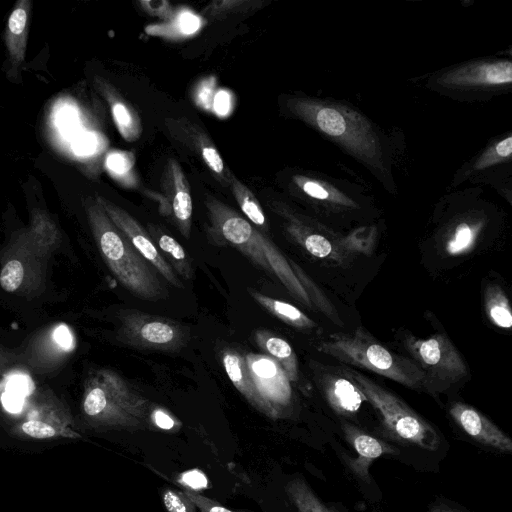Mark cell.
<instances>
[{
	"label": "cell",
	"mask_w": 512,
	"mask_h": 512,
	"mask_svg": "<svg viewBox=\"0 0 512 512\" xmlns=\"http://www.w3.org/2000/svg\"><path fill=\"white\" fill-rule=\"evenodd\" d=\"M88 222L100 254L118 281L133 295L150 301L168 297L151 265L115 226L96 199L85 203Z\"/></svg>",
	"instance_id": "1"
},
{
	"label": "cell",
	"mask_w": 512,
	"mask_h": 512,
	"mask_svg": "<svg viewBox=\"0 0 512 512\" xmlns=\"http://www.w3.org/2000/svg\"><path fill=\"white\" fill-rule=\"evenodd\" d=\"M81 413L95 429H140L151 419L148 400L110 369H99L87 378Z\"/></svg>",
	"instance_id": "2"
},
{
	"label": "cell",
	"mask_w": 512,
	"mask_h": 512,
	"mask_svg": "<svg viewBox=\"0 0 512 512\" xmlns=\"http://www.w3.org/2000/svg\"><path fill=\"white\" fill-rule=\"evenodd\" d=\"M287 106L298 118L372 165L381 161L380 143L370 122L357 111L338 103L293 98Z\"/></svg>",
	"instance_id": "3"
},
{
	"label": "cell",
	"mask_w": 512,
	"mask_h": 512,
	"mask_svg": "<svg viewBox=\"0 0 512 512\" xmlns=\"http://www.w3.org/2000/svg\"><path fill=\"white\" fill-rule=\"evenodd\" d=\"M317 349L404 386L413 389L425 387V374L413 360L390 351L361 326L350 334L330 335Z\"/></svg>",
	"instance_id": "4"
},
{
	"label": "cell",
	"mask_w": 512,
	"mask_h": 512,
	"mask_svg": "<svg viewBox=\"0 0 512 512\" xmlns=\"http://www.w3.org/2000/svg\"><path fill=\"white\" fill-rule=\"evenodd\" d=\"M345 374L357 384L393 436L426 450L437 449L436 431L405 402L359 372L346 370Z\"/></svg>",
	"instance_id": "5"
},
{
	"label": "cell",
	"mask_w": 512,
	"mask_h": 512,
	"mask_svg": "<svg viewBox=\"0 0 512 512\" xmlns=\"http://www.w3.org/2000/svg\"><path fill=\"white\" fill-rule=\"evenodd\" d=\"M405 344L425 374V387L432 383L449 386L466 376V364L446 335L435 334L425 339L407 336Z\"/></svg>",
	"instance_id": "6"
},
{
	"label": "cell",
	"mask_w": 512,
	"mask_h": 512,
	"mask_svg": "<svg viewBox=\"0 0 512 512\" xmlns=\"http://www.w3.org/2000/svg\"><path fill=\"white\" fill-rule=\"evenodd\" d=\"M205 205L210 220L209 231L212 238L218 243L234 246L256 266L270 273L261 244L263 233L214 196L208 195Z\"/></svg>",
	"instance_id": "7"
},
{
	"label": "cell",
	"mask_w": 512,
	"mask_h": 512,
	"mask_svg": "<svg viewBox=\"0 0 512 512\" xmlns=\"http://www.w3.org/2000/svg\"><path fill=\"white\" fill-rule=\"evenodd\" d=\"M10 433L17 438L33 440L81 438L74 430L69 410L57 398L48 395L35 399L22 419L11 427Z\"/></svg>",
	"instance_id": "8"
},
{
	"label": "cell",
	"mask_w": 512,
	"mask_h": 512,
	"mask_svg": "<svg viewBox=\"0 0 512 512\" xmlns=\"http://www.w3.org/2000/svg\"><path fill=\"white\" fill-rule=\"evenodd\" d=\"M120 319L123 341L139 349L174 351L187 341L183 328L165 317L127 311Z\"/></svg>",
	"instance_id": "9"
},
{
	"label": "cell",
	"mask_w": 512,
	"mask_h": 512,
	"mask_svg": "<svg viewBox=\"0 0 512 512\" xmlns=\"http://www.w3.org/2000/svg\"><path fill=\"white\" fill-rule=\"evenodd\" d=\"M252 380L269 410V417L284 416L292 404L290 380L281 366L265 354L244 355Z\"/></svg>",
	"instance_id": "10"
},
{
	"label": "cell",
	"mask_w": 512,
	"mask_h": 512,
	"mask_svg": "<svg viewBox=\"0 0 512 512\" xmlns=\"http://www.w3.org/2000/svg\"><path fill=\"white\" fill-rule=\"evenodd\" d=\"M96 201L110 220L127 237L137 252L172 286L183 288L182 281L168 264L143 226L126 210L110 200L97 196Z\"/></svg>",
	"instance_id": "11"
},
{
	"label": "cell",
	"mask_w": 512,
	"mask_h": 512,
	"mask_svg": "<svg viewBox=\"0 0 512 512\" xmlns=\"http://www.w3.org/2000/svg\"><path fill=\"white\" fill-rule=\"evenodd\" d=\"M165 125L171 136L201 160L219 182L229 185L232 172L225 167L218 149L202 127L185 118H168Z\"/></svg>",
	"instance_id": "12"
},
{
	"label": "cell",
	"mask_w": 512,
	"mask_h": 512,
	"mask_svg": "<svg viewBox=\"0 0 512 512\" xmlns=\"http://www.w3.org/2000/svg\"><path fill=\"white\" fill-rule=\"evenodd\" d=\"M75 339L65 323L55 324L37 334L25 353L27 365L36 373L48 372L72 352Z\"/></svg>",
	"instance_id": "13"
},
{
	"label": "cell",
	"mask_w": 512,
	"mask_h": 512,
	"mask_svg": "<svg viewBox=\"0 0 512 512\" xmlns=\"http://www.w3.org/2000/svg\"><path fill=\"white\" fill-rule=\"evenodd\" d=\"M512 64L509 60L475 62L443 73L438 83L447 88L490 87L510 84Z\"/></svg>",
	"instance_id": "14"
},
{
	"label": "cell",
	"mask_w": 512,
	"mask_h": 512,
	"mask_svg": "<svg viewBox=\"0 0 512 512\" xmlns=\"http://www.w3.org/2000/svg\"><path fill=\"white\" fill-rule=\"evenodd\" d=\"M0 271V286L9 293L32 290L34 278L40 281V269H34L43 258L20 235Z\"/></svg>",
	"instance_id": "15"
},
{
	"label": "cell",
	"mask_w": 512,
	"mask_h": 512,
	"mask_svg": "<svg viewBox=\"0 0 512 512\" xmlns=\"http://www.w3.org/2000/svg\"><path fill=\"white\" fill-rule=\"evenodd\" d=\"M162 188L178 230L183 237L189 238L192 223V198L189 183L175 159H169L166 163Z\"/></svg>",
	"instance_id": "16"
},
{
	"label": "cell",
	"mask_w": 512,
	"mask_h": 512,
	"mask_svg": "<svg viewBox=\"0 0 512 512\" xmlns=\"http://www.w3.org/2000/svg\"><path fill=\"white\" fill-rule=\"evenodd\" d=\"M449 413L462 430L474 440L502 452L512 451L511 439L475 408L455 402L451 405Z\"/></svg>",
	"instance_id": "17"
},
{
	"label": "cell",
	"mask_w": 512,
	"mask_h": 512,
	"mask_svg": "<svg viewBox=\"0 0 512 512\" xmlns=\"http://www.w3.org/2000/svg\"><path fill=\"white\" fill-rule=\"evenodd\" d=\"M320 385L330 406L340 414L355 413L366 398L348 376L322 372Z\"/></svg>",
	"instance_id": "18"
},
{
	"label": "cell",
	"mask_w": 512,
	"mask_h": 512,
	"mask_svg": "<svg viewBox=\"0 0 512 512\" xmlns=\"http://www.w3.org/2000/svg\"><path fill=\"white\" fill-rule=\"evenodd\" d=\"M286 229L291 237L311 255L321 259H343V252L346 251L343 249L341 242L336 243L335 239L292 217L289 218Z\"/></svg>",
	"instance_id": "19"
},
{
	"label": "cell",
	"mask_w": 512,
	"mask_h": 512,
	"mask_svg": "<svg viewBox=\"0 0 512 512\" xmlns=\"http://www.w3.org/2000/svg\"><path fill=\"white\" fill-rule=\"evenodd\" d=\"M343 430L358 456L357 459L350 461V466L358 476L364 479L368 478V468L372 461L383 454L394 452L391 446L353 425L344 423Z\"/></svg>",
	"instance_id": "20"
},
{
	"label": "cell",
	"mask_w": 512,
	"mask_h": 512,
	"mask_svg": "<svg viewBox=\"0 0 512 512\" xmlns=\"http://www.w3.org/2000/svg\"><path fill=\"white\" fill-rule=\"evenodd\" d=\"M222 361L226 374L235 388L253 407L270 416L268 407L252 380L244 355L238 351L228 349L224 351Z\"/></svg>",
	"instance_id": "21"
},
{
	"label": "cell",
	"mask_w": 512,
	"mask_h": 512,
	"mask_svg": "<svg viewBox=\"0 0 512 512\" xmlns=\"http://www.w3.org/2000/svg\"><path fill=\"white\" fill-rule=\"evenodd\" d=\"M99 83V89L110 105L118 131L127 141H135L140 137L142 131L139 115L133 106L126 102L113 87L104 81H100Z\"/></svg>",
	"instance_id": "22"
},
{
	"label": "cell",
	"mask_w": 512,
	"mask_h": 512,
	"mask_svg": "<svg viewBox=\"0 0 512 512\" xmlns=\"http://www.w3.org/2000/svg\"><path fill=\"white\" fill-rule=\"evenodd\" d=\"M29 12L30 2L22 0L14 7L7 22L6 45L15 66H19L25 58Z\"/></svg>",
	"instance_id": "23"
},
{
	"label": "cell",
	"mask_w": 512,
	"mask_h": 512,
	"mask_svg": "<svg viewBox=\"0 0 512 512\" xmlns=\"http://www.w3.org/2000/svg\"><path fill=\"white\" fill-rule=\"evenodd\" d=\"M147 232L175 273L184 279H192V261L182 245L158 225L149 224Z\"/></svg>",
	"instance_id": "24"
},
{
	"label": "cell",
	"mask_w": 512,
	"mask_h": 512,
	"mask_svg": "<svg viewBox=\"0 0 512 512\" xmlns=\"http://www.w3.org/2000/svg\"><path fill=\"white\" fill-rule=\"evenodd\" d=\"M257 344L281 366L288 379L298 380V362L290 344L270 331L259 330L255 333Z\"/></svg>",
	"instance_id": "25"
},
{
	"label": "cell",
	"mask_w": 512,
	"mask_h": 512,
	"mask_svg": "<svg viewBox=\"0 0 512 512\" xmlns=\"http://www.w3.org/2000/svg\"><path fill=\"white\" fill-rule=\"evenodd\" d=\"M25 241L41 256H47L60 242L55 223L44 213H35L31 226L22 234Z\"/></svg>",
	"instance_id": "26"
},
{
	"label": "cell",
	"mask_w": 512,
	"mask_h": 512,
	"mask_svg": "<svg viewBox=\"0 0 512 512\" xmlns=\"http://www.w3.org/2000/svg\"><path fill=\"white\" fill-rule=\"evenodd\" d=\"M251 297L262 307L283 322L298 329H311L315 322L294 305L264 295L254 289H248Z\"/></svg>",
	"instance_id": "27"
},
{
	"label": "cell",
	"mask_w": 512,
	"mask_h": 512,
	"mask_svg": "<svg viewBox=\"0 0 512 512\" xmlns=\"http://www.w3.org/2000/svg\"><path fill=\"white\" fill-rule=\"evenodd\" d=\"M484 306L487 317L495 326L502 329L511 328V306L506 293L499 285H487L484 292Z\"/></svg>",
	"instance_id": "28"
},
{
	"label": "cell",
	"mask_w": 512,
	"mask_h": 512,
	"mask_svg": "<svg viewBox=\"0 0 512 512\" xmlns=\"http://www.w3.org/2000/svg\"><path fill=\"white\" fill-rule=\"evenodd\" d=\"M296 185L309 197L343 207H356V203L330 184L306 176L294 177Z\"/></svg>",
	"instance_id": "29"
},
{
	"label": "cell",
	"mask_w": 512,
	"mask_h": 512,
	"mask_svg": "<svg viewBox=\"0 0 512 512\" xmlns=\"http://www.w3.org/2000/svg\"><path fill=\"white\" fill-rule=\"evenodd\" d=\"M229 186L242 213L248 218L249 222L266 229L265 214L253 192L238 180L233 173L229 178Z\"/></svg>",
	"instance_id": "30"
},
{
	"label": "cell",
	"mask_w": 512,
	"mask_h": 512,
	"mask_svg": "<svg viewBox=\"0 0 512 512\" xmlns=\"http://www.w3.org/2000/svg\"><path fill=\"white\" fill-rule=\"evenodd\" d=\"M289 265L304 288L310 302L315 305L332 322L342 326V322L336 308L325 296L319 286L306 274V272L293 260L288 259Z\"/></svg>",
	"instance_id": "31"
},
{
	"label": "cell",
	"mask_w": 512,
	"mask_h": 512,
	"mask_svg": "<svg viewBox=\"0 0 512 512\" xmlns=\"http://www.w3.org/2000/svg\"><path fill=\"white\" fill-rule=\"evenodd\" d=\"M285 491L297 512H334L300 478L289 481Z\"/></svg>",
	"instance_id": "32"
},
{
	"label": "cell",
	"mask_w": 512,
	"mask_h": 512,
	"mask_svg": "<svg viewBox=\"0 0 512 512\" xmlns=\"http://www.w3.org/2000/svg\"><path fill=\"white\" fill-rule=\"evenodd\" d=\"M480 223L462 222L458 224L445 243V251L451 256L468 253L477 240Z\"/></svg>",
	"instance_id": "33"
},
{
	"label": "cell",
	"mask_w": 512,
	"mask_h": 512,
	"mask_svg": "<svg viewBox=\"0 0 512 512\" xmlns=\"http://www.w3.org/2000/svg\"><path fill=\"white\" fill-rule=\"evenodd\" d=\"M377 229L372 226L359 227L341 239L346 252L370 255L375 247Z\"/></svg>",
	"instance_id": "34"
},
{
	"label": "cell",
	"mask_w": 512,
	"mask_h": 512,
	"mask_svg": "<svg viewBox=\"0 0 512 512\" xmlns=\"http://www.w3.org/2000/svg\"><path fill=\"white\" fill-rule=\"evenodd\" d=\"M512 153V136L498 141L489 147L475 162L474 170H483L494 164L510 159Z\"/></svg>",
	"instance_id": "35"
},
{
	"label": "cell",
	"mask_w": 512,
	"mask_h": 512,
	"mask_svg": "<svg viewBox=\"0 0 512 512\" xmlns=\"http://www.w3.org/2000/svg\"><path fill=\"white\" fill-rule=\"evenodd\" d=\"M162 500L168 512H197V507L183 492L166 489Z\"/></svg>",
	"instance_id": "36"
},
{
	"label": "cell",
	"mask_w": 512,
	"mask_h": 512,
	"mask_svg": "<svg viewBox=\"0 0 512 512\" xmlns=\"http://www.w3.org/2000/svg\"><path fill=\"white\" fill-rule=\"evenodd\" d=\"M182 492L193 502L199 512H236L225 508L214 500L197 494L193 490L184 489Z\"/></svg>",
	"instance_id": "37"
},
{
	"label": "cell",
	"mask_w": 512,
	"mask_h": 512,
	"mask_svg": "<svg viewBox=\"0 0 512 512\" xmlns=\"http://www.w3.org/2000/svg\"><path fill=\"white\" fill-rule=\"evenodd\" d=\"M181 482L194 491L206 487L207 478L199 470H189L181 475Z\"/></svg>",
	"instance_id": "38"
},
{
	"label": "cell",
	"mask_w": 512,
	"mask_h": 512,
	"mask_svg": "<svg viewBox=\"0 0 512 512\" xmlns=\"http://www.w3.org/2000/svg\"><path fill=\"white\" fill-rule=\"evenodd\" d=\"M19 359L20 355L15 350L0 345V376L14 366Z\"/></svg>",
	"instance_id": "39"
},
{
	"label": "cell",
	"mask_w": 512,
	"mask_h": 512,
	"mask_svg": "<svg viewBox=\"0 0 512 512\" xmlns=\"http://www.w3.org/2000/svg\"><path fill=\"white\" fill-rule=\"evenodd\" d=\"M151 419L161 429H172L175 426L174 419L162 409H155L151 413Z\"/></svg>",
	"instance_id": "40"
},
{
	"label": "cell",
	"mask_w": 512,
	"mask_h": 512,
	"mask_svg": "<svg viewBox=\"0 0 512 512\" xmlns=\"http://www.w3.org/2000/svg\"><path fill=\"white\" fill-rule=\"evenodd\" d=\"M429 512H460L445 505L434 506Z\"/></svg>",
	"instance_id": "41"
}]
</instances>
